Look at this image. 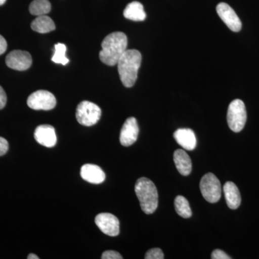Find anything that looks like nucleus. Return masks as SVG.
I'll list each match as a JSON object with an SVG mask.
<instances>
[{"label":"nucleus","instance_id":"obj_23","mask_svg":"<svg viewBox=\"0 0 259 259\" xmlns=\"http://www.w3.org/2000/svg\"><path fill=\"white\" fill-rule=\"evenodd\" d=\"M102 259H122V256L115 250H106L102 254Z\"/></svg>","mask_w":259,"mask_h":259},{"label":"nucleus","instance_id":"obj_7","mask_svg":"<svg viewBox=\"0 0 259 259\" xmlns=\"http://www.w3.org/2000/svg\"><path fill=\"white\" fill-rule=\"evenodd\" d=\"M27 104L35 110H51L56 105V97L46 90H39L29 96Z\"/></svg>","mask_w":259,"mask_h":259},{"label":"nucleus","instance_id":"obj_12","mask_svg":"<svg viewBox=\"0 0 259 259\" xmlns=\"http://www.w3.org/2000/svg\"><path fill=\"white\" fill-rule=\"evenodd\" d=\"M34 137L39 144L47 148L54 147L57 142L55 129L49 125H42L37 127L34 133Z\"/></svg>","mask_w":259,"mask_h":259},{"label":"nucleus","instance_id":"obj_14","mask_svg":"<svg viewBox=\"0 0 259 259\" xmlns=\"http://www.w3.org/2000/svg\"><path fill=\"white\" fill-rule=\"evenodd\" d=\"M174 138L177 144L187 151H193L197 146V139L192 130L178 129L174 134Z\"/></svg>","mask_w":259,"mask_h":259},{"label":"nucleus","instance_id":"obj_29","mask_svg":"<svg viewBox=\"0 0 259 259\" xmlns=\"http://www.w3.org/2000/svg\"><path fill=\"white\" fill-rule=\"evenodd\" d=\"M5 2H6V0H0V6H1V5H4Z\"/></svg>","mask_w":259,"mask_h":259},{"label":"nucleus","instance_id":"obj_4","mask_svg":"<svg viewBox=\"0 0 259 259\" xmlns=\"http://www.w3.org/2000/svg\"><path fill=\"white\" fill-rule=\"evenodd\" d=\"M247 113L244 102L241 100H233L229 105L227 114L228 126L235 133L241 132L246 122Z\"/></svg>","mask_w":259,"mask_h":259},{"label":"nucleus","instance_id":"obj_24","mask_svg":"<svg viewBox=\"0 0 259 259\" xmlns=\"http://www.w3.org/2000/svg\"><path fill=\"white\" fill-rule=\"evenodd\" d=\"M211 258L212 259H230L231 257L226 254L222 250L216 249L211 254Z\"/></svg>","mask_w":259,"mask_h":259},{"label":"nucleus","instance_id":"obj_28","mask_svg":"<svg viewBox=\"0 0 259 259\" xmlns=\"http://www.w3.org/2000/svg\"><path fill=\"white\" fill-rule=\"evenodd\" d=\"M28 259H39V257L37 255L34 254V253H30L28 255Z\"/></svg>","mask_w":259,"mask_h":259},{"label":"nucleus","instance_id":"obj_16","mask_svg":"<svg viewBox=\"0 0 259 259\" xmlns=\"http://www.w3.org/2000/svg\"><path fill=\"white\" fill-rule=\"evenodd\" d=\"M174 161L177 170L183 176H188L192 172V161L190 156L182 149H178L174 153Z\"/></svg>","mask_w":259,"mask_h":259},{"label":"nucleus","instance_id":"obj_22","mask_svg":"<svg viewBox=\"0 0 259 259\" xmlns=\"http://www.w3.org/2000/svg\"><path fill=\"white\" fill-rule=\"evenodd\" d=\"M146 259H163L164 258V255H163V251L161 249L158 248H152L148 250L147 253L145 255Z\"/></svg>","mask_w":259,"mask_h":259},{"label":"nucleus","instance_id":"obj_3","mask_svg":"<svg viewBox=\"0 0 259 259\" xmlns=\"http://www.w3.org/2000/svg\"><path fill=\"white\" fill-rule=\"evenodd\" d=\"M135 192L142 210L146 214H153L158 207V194L152 181L146 177L139 179L135 185Z\"/></svg>","mask_w":259,"mask_h":259},{"label":"nucleus","instance_id":"obj_15","mask_svg":"<svg viewBox=\"0 0 259 259\" xmlns=\"http://www.w3.org/2000/svg\"><path fill=\"white\" fill-rule=\"evenodd\" d=\"M225 197L228 207L231 209L238 208L241 202L240 191L233 182H227L223 187Z\"/></svg>","mask_w":259,"mask_h":259},{"label":"nucleus","instance_id":"obj_2","mask_svg":"<svg viewBox=\"0 0 259 259\" xmlns=\"http://www.w3.org/2000/svg\"><path fill=\"white\" fill-rule=\"evenodd\" d=\"M142 56L139 51L126 50L117 62L119 75L125 88H132L136 83Z\"/></svg>","mask_w":259,"mask_h":259},{"label":"nucleus","instance_id":"obj_10","mask_svg":"<svg viewBox=\"0 0 259 259\" xmlns=\"http://www.w3.org/2000/svg\"><path fill=\"white\" fill-rule=\"evenodd\" d=\"M32 57L27 51L15 50L10 52L6 57L7 66L17 71H25L32 65Z\"/></svg>","mask_w":259,"mask_h":259},{"label":"nucleus","instance_id":"obj_27","mask_svg":"<svg viewBox=\"0 0 259 259\" xmlns=\"http://www.w3.org/2000/svg\"><path fill=\"white\" fill-rule=\"evenodd\" d=\"M8 44H7L6 40L0 35V55L4 54L7 50Z\"/></svg>","mask_w":259,"mask_h":259},{"label":"nucleus","instance_id":"obj_6","mask_svg":"<svg viewBox=\"0 0 259 259\" xmlns=\"http://www.w3.org/2000/svg\"><path fill=\"white\" fill-rule=\"evenodd\" d=\"M101 109L93 102H80L76 108V117L79 124L84 126L95 125L101 117Z\"/></svg>","mask_w":259,"mask_h":259},{"label":"nucleus","instance_id":"obj_20","mask_svg":"<svg viewBox=\"0 0 259 259\" xmlns=\"http://www.w3.org/2000/svg\"><path fill=\"white\" fill-rule=\"evenodd\" d=\"M176 212L179 215L184 218H189L192 216V210L188 200L183 196H177L175 200Z\"/></svg>","mask_w":259,"mask_h":259},{"label":"nucleus","instance_id":"obj_1","mask_svg":"<svg viewBox=\"0 0 259 259\" xmlns=\"http://www.w3.org/2000/svg\"><path fill=\"white\" fill-rule=\"evenodd\" d=\"M127 38L125 33L115 32L107 35L102 42L100 59L108 66L117 65L119 59L127 50Z\"/></svg>","mask_w":259,"mask_h":259},{"label":"nucleus","instance_id":"obj_11","mask_svg":"<svg viewBox=\"0 0 259 259\" xmlns=\"http://www.w3.org/2000/svg\"><path fill=\"white\" fill-rule=\"evenodd\" d=\"M139 134L137 120L134 117L126 120L120 131V141L122 146L128 147L136 143Z\"/></svg>","mask_w":259,"mask_h":259},{"label":"nucleus","instance_id":"obj_8","mask_svg":"<svg viewBox=\"0 0 259 259\" xmlns=\"http://www.w3.org/2000/svg\"><path fill=\"white\" fill-rule=\"evenodd\" d=\"M99 229L107 236L115 237L120 233V222L117 218L110 213H100L95 218Z\"/></svg>","mask_w":259,"mask_h":259},{"label":"nucleus","instance_id":"obj_13","mask_svg":"<svg viewBox=\"0 0 259 259\" xmlns=\"http://www.w3.org/2000/svg\"><path fill=\"white\" fill-rule=\"evenodd\" d=\"M81 178L90 183L101 184L105 180V174L100 166L87 163L83 165L80 171Z\"/></svg>","mask_w":259,"mask_h":259},{"label":"nucleus","instance_id":"obj_26","mask_svg":"<svg viewBox=\"0 0 259 259\" xmlns=\"http://www.w3.org/2000/svg\"><path fill=\"white\" fill-rule=\"evenodd\" d=\"M7 103V95L5 90L0 86V110L4 108Z\"/></svg>","mask_w":259,"mask_h":259},{"label":"nucleus","instance_id":"obj_18","mask_svg":"<svg viewBox=\"0 0 259 259\" xmlns=\"http://www.w3.org/2000/svg\"><path fill=\"white\" fill-rule=\"evenodd\" d=\"M31 28L34 31L40 33H47L55 30L56 25L52 19L47 15H41L37 16V18L32 21Z\"/></svg>","mask_w":259,"mask_h":259},{"label":"nucleus","instance_id":"obj_17","mask_svg":"<svg viewBox=\"0 0 259 259\" xmlns=\"http://www.w3.org/2000/svg\"><path fill=\"white\" fill-rule=\"evenodd\" d=\"M123 15L125 18L133 21H144L146 18L144 6L139 2H132L127 5Z\"/></svg>","mask_w":259,"mask_h":259},{"label":"nucleus","instance_id":"obj_9","mask_svg":"<svg viewBox=\"0 0 259 259\" xmlns=\"http://www.w3.org/2000/svg\"><path fill=\"white\" fill-rule=\"evenodd\" d=\"M216 10L220 18L230 30L233 32H239L241 30V20L231 6L226 3H221L218 5Z\"/></svg>","mask_w":259,"mask_h":259},{"label":"nucleus","instance_id":"obj_25","mask_svg":"<svg viewBox=\"0 0 259 259\" xmlns=\"http://www.w3.org/2000/svg\"><path fill=\"white\" fill-rule=\"evenodd\" d=\"M9 144L8 141L4 138L0 137V156H3L8 152Z\"/></svg>","mask_w":259,"mask_h":259},{"label":"nucleus","instance_id":"obj_19","mask_svg":"<svg viewBox=\"0 0 259 259\" xmlns=\"http://www.w3.org/2000/svg\"><path fill=\"white\" fill-rule=\"evenodd\" d=\"M51 5L49 0H34L30 5V13L32 15L41 16L50 13Z\"/></svg>","mask_w":259,"mask_h":259},{"label":"nucleus","instance_id":"obj_5","mask_svg":"<svg viewBox=\"0 0 259 259\" xmlns=\"http://www.w3.org/2000/svg\"><path fill=\"white\" fill-rule=\"evenodd\" d=\"M199 188L202 196L209 203H216L222 194V187L219 180L212 173L206 174L201 179Z\"/></svg>","mask_w":259,"mask_h":259},{"label":"nucleus","instance_id":"obj_21","mask_svg":"<svg viewBox=\"0 0 259 259\" xmlns=\"http://www.w3.org/2000/svg\"><path fill=\"white\" fill-rule=\"evenodd\" d=\"M66 47L63 44H57L55 45V53L53 56V62L56 64H61L62 65H66L69 62V59H67L66 56Z\"/></svg>","mask_w":259,"mask_h":259}]
</instances>
